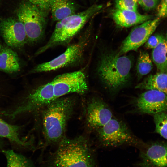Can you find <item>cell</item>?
<instances>
[{"instance_id":"obj_1","label":"cell","mask_w":167,"mask_h":167,"mask_svg":"<svg viewBox=\"0 0 167 167\" xmlns=\"http://www.w3.org/2000/svg\"><path fill=\"white\" fill-rule=\"evenodd\" d=\"M46 162L47 167H96L89 144L81 136L72 139L64 138Z\"/></svg>"},{"instance_id":"obj_2","label":"cell","mask_w":167,"mask_h":167,"mask_svg":"<svg viewBox=\"0 0 167 167\" xmlns=\"http://www.w3.org/2000/svg\"><path fill=\"white\" fill-rule=\"evenodd\" d=\"M74 105V99L63 96L42 108V132L47 144L58 143L65 138L67 124Z\"/></svg>"},{"instance_id":"obj_3","label":"cell","mask_w":167,"mask_h":167,"mask_svg":"<svg viewBox=\"0 0 167 167\" xmlns=\"http://www.w3.org/2000/svg\"><path fill=\"white\" fill-rule=\"evenodd\" d=\"M102 8L101 5H93L84 11L57 21L49 41L37 50L35 55H40L54 46L69 43L88 20Z\"/></svg>"},{"instance_id":"obj_4","label":"cell","mask_w":167,"mask_h":167,"mask_svg":"<svg viewBox=\"0 0 167 167\" xmlns=\"http://www.w3.org/2000/svg\"><path fill=\"white\" fill-rule=\"evenodd\" d=\"M131 58L118 53H108L101 57L98 73L102 82L109 89L115 90L128 82L132 66Z\"/></svg>"},{"instance_id":"obj_5","label":"cell","mask_w":167,"mask_h":167,"mask_svg":"<svg viewBox=\"0 0 167 167\" xmlns=\"http://www.w3.org/2000/svg\"><path fill=\"white\" fill-rule=\"evenodd\" d=\"M96 131L99 142L104 147L131 144L140 147L143 143L131 132L123 122L113 117Z\"/></svg>"},{"instance_id":"obj_6","label":"cell","mask_w":167,"mask_h":167,"mask_svg":"<svg viewBox=\"0 0 167 167\" xmlns=\"http://www.w3.org/2000/svg\"><path fill=\"white\" fill-rule=\"evenodd\" d=\"M44 12L43 11L29 2L22 4L18 8V19L24 26L27 42L35 43L43 37L45 26Z\"/></svg>"},{"instance_id":"obj_7","label":"cell","mask_w":167,"mask_h":167,"mask_svg":"<svg viewBox=\"0 0 167 167\" xmlns=\"http://www.w3.org/2000/svg\"><path fill=\"white\" fill-rule=\"evenodd\" d=\"M88 36L82 37L68 47L62 54L52 60L37 65L30 71L31 73L55 71L76 64L82 60L88 42Z\"/></svg>"},{"instance_id":"obj_8","label":"cell","mask_w":167,"mask_h":167,"mask_svg":"<svg viewBox=\"0 0 167 167\" xmlns=\"http://www.w3.org/2000/svg\"><path fill=\"white\" fill-rule=\"evenodd\" d=\"M52 81L55 99L71 93L84 94L88 89L85 75L82 70L58 75Z\"/></svg>"},{"instance_id":"obj_9","label":"cell","mask_w":167,"mask_h":167,"mask_svg":"<svg viewBox=\"0 0 167 167\" xmlns=\"http://www.w3.org/2000/svg\"><path fill=\"white\" fill-rule=\"evenodd\" d=\"M161 21L157 17L146 21L133 28L122 42L118 54L119 55L131 51H137L145 43L155 31Z\"/></svg>"},{"instance_id":"obj_10","label":"cell","mask_w":167,"mask_h":167,"mask_svg":"<svg viewBox=\"0 0 167 167\" xmlns=\"http://www.w3.org/2000/svg\"><path fill=\"white\" fill-rule=\"evenodd\" d=\"M138 113L154 115L167 110V94L155 90H147L136 98L134 103Z\"/></svg>"},{"instance_id":"obj_11","label":"cell","mask_w":167,"mask_h":167,"mask_svg":"<svg viewBox=\"0 0 167 167\" xmlns=\"http://www.w3.org/2000/svg\"><path fill=\"white\" fill-rule=\"evenodd\" d=\"M141 167H167V143L143 142L140 147Z\"/></svg>"},{"instance_id":"obj_12","label":"cell","mask_w":167,"mask_h":167,"mask_svg":"<svg viewBox=\"0 0 167 167\" xmlns=\"http://www.w3.org/2000/svg\"><path fill=\"white\" fill-rule=\"evenodd\" d=\"M110 108L102 99H92L87 104L86 122L90 129L96 131L107 123L113 118Z\"/></svg>"},{"instance_id":"obj_13","label":"cell","mask_w":167,"mask_h":167,"mask_svg":"<svg viewBox=\"0 0 167 167\" xmlns=\"http://www.w3.org/2000/svg\"><path fill=\"white\" fill-rule=\"evenodd\" d=\"M0 32L9 47L19 48L27 42L24 26L18 19L9 18L2 20L0 22Z\"/></svg>"},{"instance_id":"obj_14","label":"cell","mask_w":167,"mask_h":167,"mask_svg":"<svg viewBox=\"0 0 167 167\" xmlns=\"http://www.w3.org/2000/svg\"><path fill=\"white\" fill-rule=\"evenodd\" d=\"M112 17L116 24L122 27H129L140 24L152 18V15L140 14L137 11L116 9Z\"/></svg>"},{"instance_id":"obj_15","label":"cell","mask_w":167,"mask_h":167,"mask_svg":"<svg viewBox=\"0 0 167 167\" xmlns=\"http://www.w3.org/2000/svg\"><path fill=\"white\" fill-rule=\"evenodd\" d=\"M135 87L136 89L157 90L167 94V73L158 72L150 75Z\"/></svg>"},{"instance_id":"obj_16","label":"cell","mask_w":167,"mask_h":167,"mask_svg":"<svg viewBox=\"0 0 167 167\" xmlns=\"http://www.w3.org/2000/svg\"><path fill=\"white\" fill-rule=\"evenodd\" d=\"M20 69L17 54L8 47H2L0 51V70L9 73L18 71Z\"/></svg>"},{"instance_id":"obj_17","label":"cell","mask_w":167,"mask_h":167,"mask_svg":"<svg viewBox=\"0 0 167 167\" xmlns=\"http://www.w3.org/2000/svg\"><path fill=\"white\" fill-rule=\"evenodd\" d=\"M50 8L53 19L57 22L75 14V6L72 0H53Z\"/></svg>"},{"instance_id":"obj_18","label":"cell","mask_w":167,"mask_h":167,"mask_svg":"<svg viewBox=\"0 0 167 167\" xmlns=\"http://www.w3.org/2000/svg\"><path fill=\"white\" fill-rule=\"evenodd\" d=\"M152 61L158 72L167 73V39L161 35L159 43L152 49Z\"/></svg>"},{"instance_id":"obj_19","label":"cell","mask_w":167,"mask_h":167,"mask_svg":"<svg viewBox=\"0 0 167 167\" xmlns=\"http://www.w3.org/2000/svg\"><path fill=\"white\" fill-rule=\"evenodd\" d=\"M19 129L17 126L10 124L0 118V137L6 138L19 146H28L30 143L20 138Z\"/></svg>"},{"instance_id":"obj_20","label":"cell","mask_w":167,"mask_h":167,"mask_svg":"<svg viewBox=\"0 0 167 167\" xmlns=\"http://www.w3.org/2000/svg\"><path fill=\"white\" fill-rule=\"evenodd\" d=\"M6 160V167H36L29 158L12 150H2Z\"/></svg>"},{"instance_id":"obj_21","label":"cell","mask_w":167,"mask_h":167,"mask_svg":"<svg viewBox=\"0 0 167 167\" xmlns=\"http://www.w3.org/2000/svg\"><path fill=\"white\" fill-rule=\"evenodd\" d=\"M153 67L152 61L148 52L141 51L136 64V74L138 79L145 76L152 70Z\"/></svg>"},{"instance_id":"obj_22","label":"cell","mask_w":167,"mask_h":167,"mask_svg":"<svg viewBox=\"0 0 167 167\" xmlns=\"http://www.w3.org/2000/svg\"><path fill=\"white\" fill-rule=\"evenodd\" d=\"M155 131L167 140V114L161 112L154 115Z\"/></svg>"},{"instance_id":"obj_23","label":"cell","mask_w":167,"mask_h":167,"mask_svg":"<svg viewBox=\"0 0 167 167\" xmlns=\"http://www.w3.org/2000/svg\"><path fill=\"white\" fill-rule=\"evenodd\" d=\"M137 4L134 0H116V9L137 11Z\"/></svg>"},{"instance_id":"obj_24","label":"cell","mask_w":167,"mask_h":167,"mask_svg":"<svg viewBox=\"0 0 167 167\" xmlns=\"http://www.w3.org/2000/svg\"><path fill=\"white\" fill-rule=\"evenodd\" d=\"M144 10L148 11L157 7L160 0H134Z\"/></svg>"},{"instance_id":"obj_25","label":"cell","mask_w":167,"mask_h":167,"mask_svg":"<svg viewBox=\"0 0 167 167\" xmlns=\"http://www.w3.org/2000/svg\"><path fill=\"white\" fill-rule=\"evenodd\" d=\"M161 35H151L145 43V47L147 49H153L159 43Z\"/></svg>"},{"instance_id":"obj_26","label":"cell","mask_w":167,"mask_h":167,"mask_svg":"<svg viewBox=\"0 0 167 167\" xmlns=\"http://www.w3.org/2000/svg\"><path fill=\"white\" fill-rule=\"evenodd\" d=\"M32 4L36 6L42 10H47L49 8L53 0H28Z\"/></svg>"},{"instance_id":"obj_27","label":"cell","mask_w":167,"mask_h":167,"mask_svg":"<svg viewBox=\"0 0 167 167\" xmlns=\"http://www.w3.org/2000/svg\"><path fill=\"white\" fill-rule=\"evenodd\" d=\"M157 17H167V0H161L157 6Z\"/></svg>"},{"instance_id":"obj_28","label":"cell","mask_w":167,"mask_h":167,"mask_svg":"<svg viewBox=\"0 0 167 167\" xmlns=\"http://www.w3.org/2000/svg\"><path fill=\"white\" fill-rule=\"evenodd\" d=\"M3 146V143L0 140V150L1 149Z\"/></svg>"},{"instance_id":"obj_29","label":"cell","mask_w":167,"mask_h":167,"mask_svg":"<svg viewBox=\"0 0 167 167\" xmlns=\"http://www.w3.org/2000/svg\"><path fill=\"white\" fill-rule=\"evenodd\" d=\"M2 46L1 45V43H0V51H1V48H2Z\"/></svg>"},{"instance_id":"obj_30","label":"cell","mask_w":167,"mask_h":167,"mask_svg":"<svg viewBox=\"0 0 167 167\" xmlns=\"http://www.w3.org/2000/svg\"></svg>"}]
</instances>
